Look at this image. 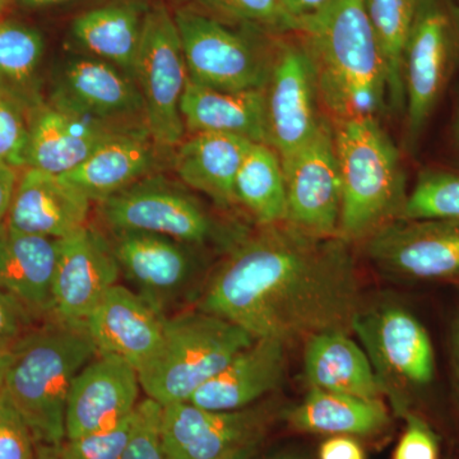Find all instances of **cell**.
I'll list each match as a JSON object with an SVG mask.
<instances>
[{"mask_svg": "<svg viewBox=\"0 0 459 459\" xmlns=\"http://www.w3.org/2000/svg\"><path fill=\"white\" fill-rule=\"evenodd\" d=\"M126 129L44 104L30 117L26 168L62 177Z\"/></svg>", "mask_w": 459, "mask_h": 459, "instance_id": "obj_19", "label": "cell"}, {"mask_svg": "<svg viewBox=\"0 0 459 459\" xmlns=\"http://www.w3.org/2000/svg\"><path fill=\"white\" fill-rule=\"evenodd\" d=\"M35 459H59V446L36 444Z\"/></svg>", "mask_w": 459, "mask_h": 459, "instance_id": "obj_46", "label": "cell"}, {"mask_svg": "<svg viewBox=\"0 0 459 459\" xmlns=\"http://www.w3.org/2000/svg\"><path fill=\"white\" fill-rule=\"evenodd\" d=\"M143 17L133 3L108 4L91 9L75 18L72 31L93 56L123 69L132 77Z\"/></svg>", "mask_w": 459, "mask_h": 459, "instance_id": "obj_29", "label": "cell"}, {"mask_svg": "<svg viewBox=\"0 0 459 459\" xmlns=\"http://www.w3.org/2000/svg\"><path fill=\"white\" fill-rule=\"evenodd\" d=\"M32 320L22 305L0 290V349H8L25 336Z\"/></svg>", "mask_w": 459, "mask_h": 459, "instance_id": "obj_40", "label": "cell"}, {"mask_svg": "<svg viewBox=\"0 0 459 459\" xmlns=\"http://www.w3.org/2000/svg\"><path fill=\"white\" fill-rule=\"evenodd\" d=\"M27 7H45V5L56 4L65 0H21Z\"/></svg>", "mask_w": 459, "mask_h": 459, "instance_id": "obj_48", "label": "cell"}, {"mask_svg": "<svg viewBox=\"0 0 459 459\" xmlns=\"http://www.w3.org/2000/svg\"><path fill=\"white\" fill-rule=\"evenodd\" d=\"M451 365L453 389H455V400L459 404V314L453 325L451 336Z\"/></svg>", "mask_w": 459, "mask_h": 459, "instance_id": "obj_44", "label": "cell"}, {"mask_svg": "<svg viewBox=\"0 0 459 459\" xmlns=\"http://www.w3.org/2000/svg\"><path fill=\"white\" fill-rule=\"evenodd\" d=\"M84 323L99 355L117 356L140 371L161 344L165 316L117 283Z\"/></svg>", "mask_w": 459, "mask_h": 459, "instance_id": "obj_18", "label": "cell"}, {"mask_svg": "<svg viewBox=\"0 0 459 459\" xmlns=\"http://www.w3.org/2000/svg\"><path fill=\"white\" fill-rule=\"evenodd\" d=\"M455 2H457V3H458V5H459V0H455Z\"/></svg>", "mask_w": 459, "mask_h": 459, "instance_id": "obj_51", "label": "cell"}, {"mask_svg": "<svg viewBox=\"0 0 459 459\" xmlns=\"http://www.w3.org/2000/svg\"><path fill=\"white\" fill-rule=\"evenodd\" d=\"M421 0H364L386 74V102L404 114L403 54Z\"/></svg>", "mask_w": 459, "mask_h": 459, "instance_id": "obj_32", "label": "cell"}, {"mask_svg": "<svg viewBox=\"0 0 459 459\" xmlns=\"http://www.w3.org/2000/svg\"><path fill=\"white\" fill-rule=\"evenodd\" d=\"M133 419L75 439H65L59 446V459H120L133 428Z\"/></svg>", "mask_w": 459, "mask_h": 459, "instance_id": "obj_37", "label": "cell"}, {"mask_svg": "<svg viewBox=\"0 0 459 459\" xmlns=\"http://www.w3.org/2000/svg\"><path fill=\"white\" fill-rule=\"evenodd\" d=\"M455 140H457V142L459 143V108H458L457 117H455Z\"/></svg>", "mask_w": 459, "mask_h": 459, "instance_id": "obj_49", "label": "cell"}, {"mask_svg": "<svg viewBox=\"0 0 459 459\" xmlns=\"http://www.w3.org/2000/svg\"><path fill=\"white\" fill-rule=\"evenodd\" d=\"M458 68V3L421 0L403 54L407 147L418 146Z\"/></svg>", "mask_w": 459, "mask_h": 459, "instance_id": "obj_7", "label": "cell"}, {"mask_svg": "<svg viewBox=\"0 0 459 459\" xmlns=\"http://www.w3.org/2000/svg\"><path fill=\"white\" fill-rule=\"evenodd\" d=\"M29 138V111L0 91V164L16 170L26 168Z\"/></svg>", "mask_w": 459, "mask_h": 459, "instance_id": "obj_34", "label": "cell"}, {"mask_svg": "<svg viewBox=\"0 0 459 459\" xmlns=\"http://www.w3.org/2000/svg\"><path fill=\"white\" fill-rule=\"evenodd\" d=\"M283 411L276 402L210 411L189 402L162 410L166 459H255Z\"/></svg>", "mask_w": 459, "mask_h": 459, "instance_id": "obj_9", "label": "cell"}, {"mask_svg": "<svg viewBox=\"0 0 459 459\" xmlns=\"http://www.w3.org/2000/svg\"><path fill=\"white\" fill-rule=\"evenodd\" d=\"M110 241L89 225L59 238L51 318L84 323L120 279Z\"/></svg>", "mask_w": 459, "mask_h": 459, "instance_id": "obj_16", "label": "cell"}, {"mask_svg": "<svg viewBox=\"0 0 459 459\" xmlns=\"http://www.w3.org/2000/svg\"><path fill=\"white\" fill-rule=\"evenodd\" d=\"M174 20L189 81L234 92L265 89L272 62L263 60L244 36L189 9H179Z\"/></svg>", "mask_w": 459, "mask_h": 459, "instance_id": "obj_12", "label": "cell"}, {"mask_svg": "<svg viewBox=\"0 0 459 459\" xmlns=\"http://www.w3.org/2000/svg\"><path fill=\"white\" fill-rule=\"evenodd\" d=\"M235 195L259 226L286 221L285 174L273 148L265 143L250 146L238 169Z\"/></svg>", "mask_w": 459, "mask_h": 459, "instance_id": "obj_30", "label": "cell"}, {"mask_svg": "<svg viewBox=\"0 0 459 459\" xmlns=\"http://www.w3.org/2000/svg\"><path fill=\"white\" fill-rule=\"evenodd\" d=\"M90 204L80 189L59 175L26 168L5 223L23 234L63 238L87 225Z\"/></svg>", "mask_w": 459, "mask_h": 459, "instance_id": "obj_21", "label": "cell"}, {"mask_svg": "<svg viewBox=\"0 0 459 459\" xmlns=\"http://www.w3.org/2000/svg\"><path fill=\"white\" fill-rule=\"evenodd\" d=\"M400 220H459V172H421Z\"/></svg>", "mask_w": 459, "mask_h": 459, "instance_id": "obj_33", "label": "cell"}, {"mask_svg": "<svg viewBox=\"0 0 459 459\" xmlns=\"http://www.w3.org/2000/svg\"><path fill=\"white\" fill-rule=\"evenodd\" d=\"M53 100L54 107L104 123L143 113L140 90L131 75L101 59L68 62Z\"/></svg>", "mask_w": 459, "mask_h": 459, "instance_id": "obj_20", "label": "cell"}, {"mask_svg": "<svg viewBox=\"0 0 459 459\" xmlns=\"http://www.w3.org/2000/svg\"><path fill=\"white\" fill-rule=\"evenodd\" d=\"M9 2H11V0H0V14H2V12L7 7Z\"/></svg>", "mask_w": 459, "mask_h": 459, "instance_id": "obj_50", "label": "cell"}, {"mask_svg": "<svg viewBox=\"0 0 459 459\" xmlns=\"http://www.w3.org/2000/svg\"><path fill=\"white\" fill-rule=\"evenodd\" d=\"M59 238L0 228V290L33 319L51 318Z\"/></svg>", "mask_w": 459, "mask_h": 459, "instance_id": "obj_23", "label": "cell"}, {"mask_svg": "<svg viewBox=\"0 0 459 459\" xmlns=\"http://www.w3.org/2000/svg\"><path fill=\"white\" fill-rule=\"evenodd\" d=\"M304 373L312 389L383 400L364 349L344 332H327L305 344Z\"/></svg>", "mask_w": 459, "mask_h": 459, "instance_id": "obj_27", "label": "cell"}, {"mask_svg": "<svg viewBox=\"0 0 459 459\" xmlns=\"http://www.w3.org/2000/svg\"><path fill=\"white\" fill-rule=\"evenodd\" d=\"M155 142L150 133L126 129L100 146L74 171L63 179L81 190L91 202H102L115 193L128 188L155 169Z\"/></svg>", "mask_w": 459, "mask_h": 459, "instance_id": "obj_24", "label": "cell"}, {"mask_svg": "<svg viewBox=\"0 0 459 459\" xmlns=\"http://www.w3.org/2000/svg\"><path fill=\"white\" fill-rule=\"evenodd\" d=\"M365 243L386 274L409 281H459V220H395Z\"/></svg>", "mask_w": 459, "mask_h": 459, "instance_id": "obj_14", "label": "cell"}, {"mask_svg": "<svg viewBox=\"0 0 459 459\" xmlns=\"http://www.w3.org/2000/svg\"><path fill=\"white\" fill-rule=\"evenodd\" d=\"M286 181V223L319 237H338L342 184L327 119L316 135L282 162Z\"/></svg>", "mask_w": 459, "mask_h": 459, "instance_id": "obj_13", "label": "cell"}, {"mask_svg": "<svg viewBox=\"0 0 459 459\" xmlns=\"http://www.w3.org/2000/svg\"><path fill=\"white\" fill-rule=\"evenodd\" d=\"M332 2L333 0H281L287 13L294 18L296 29L300 21L316 16Z\"/></svg>", "mask_w": 459, "mask_h": 459, "instance_id": "obj_43", "label": "cell"}, {"mask_svg": "<svg viewBox=\"0 0 459 459\" xmlns=\"http://www.w3.org/2000/svg\"><path fill=\"white\" fill-rule=\"evenodd\" d=\"M36 442L7 395L0 400V459H35Z\"/></svg>", "mask_w": 459, "mask_h": 459, "instance_id": "obj_38", "label": "cell"}, {"mask_svg": "<svg viewBox=\"0 0 459 459\" xmlns=\"http://www.w3.org/2000/svg\"><path fill=\"white\" fill-rule=\"evenodd\" d=\"M319 459H365L360 444L351 437L337 435L322 444Z\"/></svg>", "mask_w": 459, "mask_h": 459, "instance_id": "obj_41", "label": "cell"}, {"mask_svg": "<svg viewBox=\"0 0 459 459\" xmlns=\"http://www.w3.org/2000/svg\"><path fill=\"white\" fill-rule=\"evenodd\" d=\"M253 142L223 133H195L178 146L175 170L190 188L223 208L238 204L235 180Z\"/></svg>", "mask_w": 459, "mask_h": 459, "instance_id": "obj_26", "label": "cell"}, {"mask_svg": "<svg viewBox=\"0 0 459 459\" xmlns=\"http://www.w3.org/2000/svg\"><path fill=\"white\" fill-rule=\"evenodd\" d=\"M296 32L312 62L320 102L338 120L374 117L386 102V74L364 0H333Z\"/></svg>", "mask_w": 459, "mask_h": 459, "instance_id": "obj_2", "label": "cell"}, {"mask_svg": "<svg viewBox=\"0 0 459 459\" xmlns=\"http://www.w3.org/2000/svg\"><path fill=\"white\" fill-rule=\"evenodd\" d=\"M255 459H307L301 453L291 451V449H283V451L271 453V455H265V457Z\"/></svg>", "mask_w": 459, "mask_h": 459, "instance_id": "obj_47", "label": "cell"}, {"mask_svg": "<svg viewBox=\"0 0 459 459\" xmlns=\"http://www.w3.org/2000/svg\"><path fill=\"white\" fill-rule=\"evenodd\" d=\"M18 175L16 169L0 164V228L7 221L14 192H16Z\"/></svg>", "mask_w": 459, "mask_h": 459, "instance_id": "obj_42", "label": "cell"}, {"mask_svg": "<svg viewBox=\"0 0 459 459\" xmlns=\"http://www.w3.org/2000/svg\"><path fill=\"white\" fill-rule=\"evenodd\" d=\"M132 77L156 146H179L186 131L180 105L189 75L177 23L164 5L144 13Z\"/></svg>", "mask_w": 459, "mask_h": 459, "instance_id": "obj_10", "label": "cell"}, {"mask_svg": "<svg viewBox=\"0 0 459 459\" xmlns=\"http://www.w3.org/2000/svg\"><path fill=\"white\" fill-rule=\"evenodd\" d=\"M253 341L230 320L195 307L166 316L159 350L138 371L142 391L162 407L189 402Z\"/></svg>", "mask_w": 459, "mask_h": 459, "instance_id": "obj_5", "label": "cell"}, {"mask_svg": "<svg viewBox=\"0 0 459 459\" xmlns=\"http://www.w3.org/2000/svg\"><path fill=\"white\" fill-rule=\"evenodd\" d=\"M352 333L360 340L383 397L395 415L415 412L413 398L435 379V352L428 329L415 314L398 305L362 307L353 320Z\"/></svg>", "mask_w": 459, "mask_h": 459, "instance_id": "obj_6", "label": "cell"}, {"mask_svg": "<svg viewBox=\"0 0 459 459\" xmlns=\"http://www.w3.org/2000/svg\"><path fill=\"white\" fill-rule=\"evenodd\" d=\"M120 276L162 316L197 303L212 268L204 247L143 231H110Z\"/></svg>", "mask_w": 459, "mask_h": 459, "instance_id": "obj_8", "label": "cell"}, {"mask_svg": "<svg viewBox=\"0 0 459 459\" xmlns=\"http://www.w3.org/2000/svg\"><path fill=\"white\" fill-rule=\"evenodd\" d=\"M86 323L48 319L12 347L4 392L36 444L60 446L75 377L98 356Z\"/></svg>", "mask_w": 459, "mask_h": 459, "instance_id": "obj_3", "label": "cell"}, {"mask_svg": "<svg viewBox=\"0 0 459 459\" xmlns=\"http://www.w3.org/2000/svg\"><path fill=\"white\" fill-rule=\"evenodd\" d=\"M394 459H439V437L427 419L418 412L407 413Z\"/></svg>", "mask_w": 459, "mask_h": 459, "instance_id": "obj_39", "label": "cell"}, {"mask_svg": "<svg viewBox=\"0 0 459 459\" xmlns=\"http://www.w3.org/2000/svg\"><path fill=\"white\" fill-rule=\"evenodd\" d=\"M180 111L192 134L223 133L267 144L264 89L234 92L208 89L188 80Z\"/></svg>", "mask_w": 459, "mask_h": 459, "instance_id": "obj_25", "label": "cell"}, {"mask_svg": "<svg viewBox=\"0 0 459 459\" xmlns=\"http://www.w3.org/2000/svg\"><path fill=\"white\" fill-rule=\"evenodd\" d=\"M44 54V40L31 27L0 21V91L29 111L44 105L38 72Z\"/></svg>", "mask_w": 459, "mask_h": 459, "instance_id": "obj_31", "label": "cell"}, {"mask_svg": "<svg viewBox=\"0 0 459 459\" xmlns=\"http://www.w3.org/2000/svg\"><path fill=\"white\" fill-rule=\"evenodd\" d=\"M222 16L280 32H296L294 18L287 13L281 0H201Z\"/></svg>", "mask_w": 459, "mask_h": 459, "instance_id": "obj_36", "label": "cell"}, {"mask_svg": "<svg viewBox=\"0 0 459 459\" xmlns=\"http://www.w3.org/2000/svg\"><path fill=\"white\" fill-rule=\"evenodd\" d=\"M333 135L342 184L338 237L365 241L401 219L409 195L400 151L374 117L338 120Z\"/></svg>", "mask_w": 459, "mask_h": 459, "instance_id": "obj_4", "label": "cell"}, {"mask_svg": "<svg viewBox=\"0 0 459 459\" xmlns=\"http://www.w3.org/2000/svg\"><path fill=\"white\" fill-rule=\"evenodd\" d=\"M282 419L303 433L344 437H373L389 425L388 411L383 400H368L322 389H310L303 402L283 411Z\"/></svg>", "mask_w": 459, "mask_h": 459, "instance_id": "obj_28", "label": "cell"}, {"mask_svg": "<svg viewBox=\"0 0 459 459\" xmlns=\"http://www.w3.org/2000/svg\"><path fill=\"white\" fill-rule=\"evenodd\" d=\"M99 204L110 231L151 232L202 247L226 238L198 199L164 178H144Z\"/></svg>", "mask_w": 459, "mask_h": 459, "instance_id": "obj_11", "label": "cell"}, {"mask_svg": "<svg viewBox=\"0 0 459 459\" xmlns=\"http://www.w3.org/2000/svg\"><path fill=\"white\" fill-rule=\"evenodd\" d=\"M138 370L123 359L98 355L75 377L65 410V439L107 430L131 418L140 403Z\"/></svg>", "mask_w": 459, "mask_h": 459, "instance_id": "obj_17", "label": "cell"}, {"mask_svg": "<svg viewBox=\"0 0 459 459\" xmlns=\"http://www.w3.org/2000/svg\"><path fill=\"white\" fill-rule=\"evenodd\" d=\"M195 307L285 343L352 333L361 283L351 243L289 225L259 226L214 265Z\"/></svg>", "mask_w": 459, "mask_h": 459, "instance_id": "obj_1", "label": "cell"}, {"mask_svg": "<svg viewBox=\"0 0 459 459\" xmlns=\"http://www.w3.org/2000/svg\"><path fill=\"white\" fill-rule=\"evenodd\" d=\"M286 347L276 338H256L202 385L189 403L210 411L243 410L258 403L282 383Z\"/></svg>", "mask_w": 459, "mask_h": 459, "instance_id": "obj_22", "label": "cell"}, {"mask_svg": "<svg viewBox=\"0 0 459 459\" xmlns=\"http://www.w3.org/2000/svg\"><path fill=\"white\" fill-rule=\"evenodd\" d=\"M265 92L267 144L281 164L305 146L325 122L312 62L303 44H286L272 60Z\"/></svg>", "mask_w": 459, "mask_h": 459, "instance_id": "obj_15", "label": "cell"}, {"mask_svg": "<svg viewBox=\"0 0 459 459\" xmlns=\"http://www.w3.org/2000/svg\"><path fill=\"white\" fill-rule=\"evenodd\" d=\"M13 347V346H12ZM12 347L8 349H0V400L4 395V377L7 373L9 361H11Z\"/></svg>", "mask_w": 459, "mask_h": 459, "instance_id": "obj_45", "label": "cell"}, {"mask_svg": "<svg viewBox=\"0 0 459 459\" xmlns=\"http://www.w3.org/2000/svg\"><path fill=\"white\" fill-rule=\"evenodd\" d=\"M162 410L164 407L151 398L138 403L133 428L120 459H166L162 443Z\"/></svg>", "mask_w": 459, "mask_h": 459, "instance_id": "obj_35", "label": "cell"}]
</instances>
